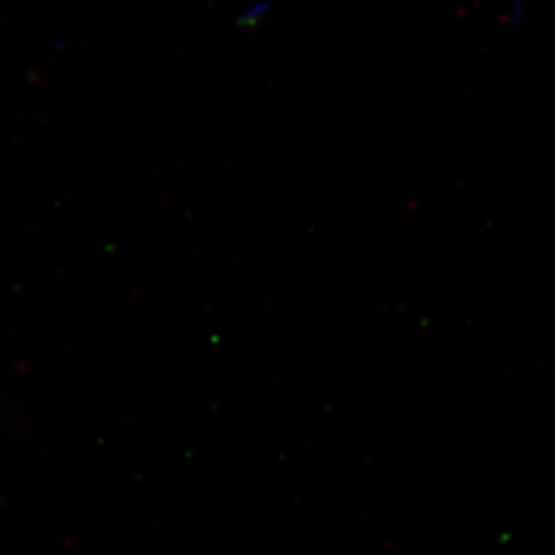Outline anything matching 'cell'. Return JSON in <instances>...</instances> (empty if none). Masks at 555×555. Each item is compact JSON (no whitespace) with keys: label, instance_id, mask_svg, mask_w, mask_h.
Listing matches in <instances>:
<instances>
[{"label":"cell","instance_id":"2","mask_svg":"<svg viewBox=\"0 0 555 555\" xmlns=\"http://www.w3.org/2000/svg\"><path fill=\"white\" fill-rule=\"evenodd\" d=\"M511 2V9L516 11V13H520L522 11V0H508Z\"/></svg>","mask_w":555,"mask_h":555},{"label":"cell","instance_id":"1","mask_svg":"<svg viewBox=\"0 0 555 555\" xmlns=\"http://www.w3.org/2000/svg\"><path fill=\"white\" fill-rule=\"evenodd\" d=\"M270 9H272V4L268 2V0H263V2H258L256 7H251L247 13H245V23H259L261 20H266L268 17V13H270Z\"/></svg>","mask_w":555,"mask_h":555}]
</instances>
